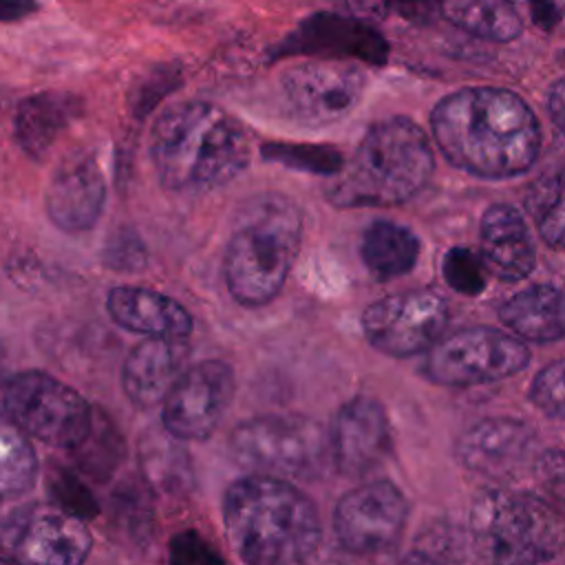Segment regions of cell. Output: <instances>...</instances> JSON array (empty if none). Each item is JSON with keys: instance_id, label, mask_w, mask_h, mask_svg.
Segmentation results:
<instances>
[{"instance_id": "52a82bcc", "label": "cell", "mask_w": 565, "mask_h": 565, "mask_svg": "<svg viewBox=\"0 0 565 565\" xmlns=\"http://www.w3.org/2000/svg\"><path fill=\"white\" fill-rule=\"evenodd\" d=\"M230 452L252 475L316 479L331 461L329 430L305 415H258L230 435Z\"/></svg>"}, {"instance_id": "9c48e42d", "label": "cell", "mask_w": 565, "mask_h": 565, "mask_svg": "<svg viewBox=\"0 0 565 565\" xmlns=\"http://www.w3.org/2000/svg\"><path fill=\"white\" fill-rule=\"evenodd\" d=\"M530 364V349L516 335L494 327H468L439 338L422 364L428 382L466 388L499 382Z\"/></svg>"}, {"instance_id": "cb8c5ba5", "label": "cell", "mask_w": 565, "mask_h": 565, "mask_svg": "<svg viewBox=\"0 0 565 565\" xmlns=\"http://www.w3.org/2000/svg\"><path fill=\"white\" fill-rule=\"evenodd\" d=\"M360 256L373 278H399L415 267L419 256V238L404 225L375 221L364 230Z\"/></svg>"}, {"instance_id": "f35d334b", "label": "cell", "mask_w": 565, "mask_h": 565, "mask_svg": "<svg viewBox=\"0 0 565 565\" xmlns=\"http://www.w3.org/2000/svg\"><path fill=\"white\" fill-rule=\"evenodd\" d=\"M388 565H444V563L437 556H433L430 552L411 550V552H404L397 558H393Z\"/></svg>"}, {"instance_id": "5bb4252c", "label": "cell", "mask_w": 565, "mask_h": 565, "mask_svg": "<svg viewBox=\"0 0 565 565\" xmlns=\"http://www.w3.org/2000/svg\"><path fill=\"white\" fill-rule=\"evenodd\" d=\"M234 371L223 360L188 366L163 399L161 422L179 441L207 439L234 397Z\"/></svg>"}, {"instance_id": "7c38bea8", "label": "cell", "mask_w": 565, "mask_h": 565, "mask_svg": "<svg viewBox=\"0 0 565 565\" xmlns=\"http://www.w3.org/2000/svg\"><path fill=\"white\" fill-rule=\"evenodd\" d=\"M282 97L291 117L309 128L344 119L362 99L366 75L360 66L340 60H309L280 75Z\"/></svg>"}, {"instance_id": "f1b7e54d", "label": "cell", "mask_w": 565, "mask_h": 565, "mask_svg": "<svg viewBox=\"0 0 565 565\" xmlns=\"http://www.w3.org/2000/svg\"><path fill=\"white\" fill-rule=\"evenodd\" d=\"M441 274L450 289L463 296H479L488 282V269L472 249L452 247L441 258Z\"/></svg>"}, {"instance_id": "ba28073f", "label": "cell", "mask_w": 565, "mask_h": 565, "mask_svg": "<svg viewBox=\"0 0 565 565\" xmlns=\"http://www.w3.org/2000/svg\"><path fill=\"white\" fill-rule=\"evenodd\" d=\"M0 406L26 437L71 452L95 422L93 406L75 388L42 371L9 375L0 384Z\"/></svg>"}, {"instance_id": "60d3db41", "label": "cell", "mask_w": 565, "mask_h": 565, "mask_svg": "<svg viewBox=\"0 0 565 565\" xmlns=\"http://www.w3.org/2000/svg\"><path fill=\"white\" fill-rule=\"evenodd\" d=\"M0 565H18V563L11 561V558H7V556H0Z\"/></svg>"}, {"instance_id": "5b68a950", "label": "cell", "mask_w": 565, "mask_h": 565, "mask_svg": "<svg viewBox=\"0 0 565 565\" xmlns=\"http://www.w3.org/2000/svg\"><path fill=\"white\" fill-rule=\"evenodd\" d=\"M435 168L424 130L406 117L373 124L327 188L338 207H386L411 201Z\"/></svg>"}, {"instance_id": "3957f363", "label": "cell", "mask_w": 565, "mask_h": 565, "mask_svg": "<svg viewBox=\"0 0 565 565\" xmlns=\"http://www.w3.org/2000/svg\"><path fill=\"white\" fill-rule=\"evenodd\" d=\"M223 523L245 565H305L322 539L316 503L291 481L263 475L225 490Z\"/></svg>"}, {"instance_id": "ffe728a7", "label": "cell", "mask_w": 565, "mask_h": 565, "mask_svg": "<svg viewBox=\"0 0 565 565\" xmlns=\"http://www.w3.org/2000/svg\"><path fill=\"white\" fill-rule=\"evenodd\" d=\"M481 260L494 278L519 282L527 278L536 265V249L523 214L508 203H492L479 227Z\"/></svg>"}, {"instance_id": "7a4b0ae2", "label": "cell", "mask_w": 565, "mask_h": 565, "mask_svg": "<svg viewBox=\"0 0 565 565\" xmlns=\"http://www.w3.org/2000/svg\"><path fill=\"white\" fill-rule=\"evenodd\" d=\"M150 159L163 188L201 194L236 179L252 159V143L230 113L190 99L168 106L154 119Z\"/></svg>"}, {"instance_id": "7402d4cb", "label": "cell", "mask_w": 565, "mask_h": 565, "mask_svg": "<svg viewBox=\"0 0 565 565\" xmlns=\"http://www.w3.org/2000/svg\"><path fill=\"white\" fill-rule=\"evenodd\" d=\"M84 113V102L75 93L64 90H44L35 93L20 102L15 110V139L20 148L33 157L40 159L44 152L51 150V146L57 141V137Z\"/></svg>"}, {"instance_id": "d590c367", "label": "cell", "mask_w": 565, "mask_h": 565, "mask_svg": "<svg viewBox=\"0 0 565 565\" xmlns=\"http://www.w3.org/2000/svg\"><path fill=\"white\" fill-rule=\"evenodd\" d=\"M527 7H530V15H532L534 24L545 31L554 29L563 15L558 0H527Z\"/></svg>"}, {"instance_id": "ab89813d", "label": "cell", "mask_w": 565, "mask_h": 565, "mask_svg": "<svg viewBox=\"0 0 565 565\" xmlns=\"http://www.w3.org/2000/svg\"><path fill=\"white\" fill-rule=\"evenodd\" d=\"M4 360H7V351H4V344H2V340H0V384L7 380V377H4Z\"/></svg>"}, {"instance_id": "f546056e", "label": "cell", "mask_w": 565, "mask_h": 565, "mask_svg": "<svg viewBox=\"0 0 565 565\" xmlns=\"http://www.w3.org/2000/svg\"><path fill=\"white\" fill-rule=\"evenodd\" d=\"M530 399L543 415L565 422V358L550 362L534 375Z\"/></svg>"}, {"instance_id": "1f68e13d", "label": "cell", "mask_w": 565, "mask_h": 565, "mask_svg": "<svg viewBox=\"0 0 565 565\" xmlns=\"http://www.w3.org/2000/svg\"><path fill=\"white\" fill-rule=\"evenodd\" d=\"M102 258L106 267L117 271H139L148 263V254L141 238L130 230H117L115 234H110L102 252Z\"/></svg>"}, {"instance_id": "2e32d148", "label": "cell", "mask_w": 565, "mask_h": 565, "mask_svg": "<svg viewBox=\"0 0 565 565\" xmlns=\"http://www.w3.org/2000/svg\"><path fill=\"white\" fill-rule=\"evenodd\" d=\"M331 463L347 477H366L391 452V422L384 406L358 395L340 406L331 430Z\"/></svg>"}, {"instance_id": "836d02e7", "label": "cell", "mask_w": 565, "mask_h": 565, "mask_svg": "<svg viewBox=\"0 0 565 565\" xmlns=\"http://www.w3.org/2000/svg\"><path fill=\"white\" fill-rule=\"evenodd\" d=\"M539 483L565 505V450H547L536 457Z\"/></svg>"}, {"instance_id": "4fadbf2b", "label": "cell", "mask_w": 565, "mask_h": 565, "mask_svg": "<svg viewBox=\"0 0 565 565\" xmlns=\"http://www.w3.org/2000/svg\"><path fill=\"white\" fill-rule=\"evenodd\" d=\"M406 519L408 503L402 490L386 479H375L340 497L333 510V532L347 552L382 554L399 541Z\"/></svg>"}, {"instance_id": "4dcf8cb0", "label": "cell", "mask_w": 565, "mask_h": 565, "mask_svg": "<svg viewBox=\"0 0 565 565\" xmlns=\"http://www.w3.org/2000/svg\"><path fill=\"white\" fill-rule=\"evenodd\" d=\"M168 565H227L196 530H181L170 539Z\"/></svg>"}, {"instance_id": "83f0119b", "label": "cell", "mask_w": 565, "mask_h": 565, "mask_svg": "<svg viewBox=\"0 0 565 565\" xmlns=\"http://www.w3.org/2000/svg\"><path fill=\"white\" fill-rule=\"evenodd\" d=\"M265 159L285 163L296 170H311L320 174H338L342 170V157L333 148L307 146V143H265L260 148Z\"/></svg>"}, {"instance_id": "44dd1931", "label": "cell", "mask_w": 565, "mask_h": 565, "mask_svg": "<svg viewBox=\"0 0 565 565\" xmlns=\"http://www.w3.org/2000/svg\"><path fill=\"white\" fill-rule=\"evenodd\" d=\"M106 309L117 327L146 338L188 340L192 331L190 311L174 298L148 287H113L106 298Z\"/></svg>"}, {"instance_id": "d6a6232c", "label": "cell", "mask_w": 565, "mask_h": 565, "mask_svg": "<svg viewBox=\"0 0 565 565\" xmlns=\"http://www.w3.org/2000/svg\"><path fill=\"white\" fill-rule=\"evenodd\" d=\"M49 486L53 492V503L64 508L66 512H71L84 521L97 512V503H95L93 494L86 490V486L75 475L55 470L49 479Z\"/></svg>"}, {"instance_id": "d4e9b609", "label": "cell", "mask_w": 565, "mask_h": 565, "mask_svg": "<svg viewBox=\"0 0 565 565\" xmlns=\"http://www.w3.org/2000/svg\"><path fill=\"white\" fill-rule=\"evenodd\" d=\"M439 13L461 31L490 42H510L523 31L510 0H439Z\"/></svg>"}, {"instance_id": "ac0fdd59", "label": "cell", "mask_w": 565, "mask_h": 565, "mask_svg": "<svg viewBox=\"0 0 565 565\" xmlns=\"http://www.w3.org/2000/svg\"><path fill=\"white\" fill-rule=\"evenodd\" d=\"M534 430L514 417H483L461 430L455 441L457 461L477 475L514 472L534 446Z\"/></svg>"}, {"instance_id": "484cf974", "label": "cell", "mask_w": 565, "mask_h": 565, "mask_svg": "<svg viewBox=\"0 0 565 565\" xmlns=\"http://www.w3.org/2000/svg\"><path fill=\"white\" fill-rule=\"evenodd\" d=\"M38 479V455L29 437L0 408V505L29 492Z\"/></svg>"}, {"instance_id": "6da1fadb", "label": "cell", "mask_w": 565, "mask_h": 565, "mask_svg": "<svg viewBox=\"0 0 565 565\" xmlns=\"http://www.w3.org/2000/svg\"><path fill=\"white\" fill-rule=\"evenodd\" d=\"M430 130L455 168L481 179L519 177L541 150L532 108L516 93L494 86H468L439 99Z\"/></svg>"}, {"instance_id": "74e56055", "label": "cell", "mask_w": 565, "mask_h": 565, "mask_svg": "<svg viewBox=\"0 0 565 565\" xmlns=\"http://www.w3.org/2000/svg\"><path fill=\"white\" fill-rule=\"evenodd\" d=\"M40 11L38 0H0V22H18Z\"/></svg>"}, {"instance_id": "e575fe53", "label": "cell", "mask_w": 565, "mask_h": 565, "mask_svg": "<svg viewBox=\"0 0 565 565\" xmlns=\"http://www.w3.org/2000/svg\"><path fill=\"white\" fill-rule=\"evenodd\" d=\"M391 11L413 24H430L439 13V0H384Z\"/></svg>"}, {"instance_id": "277c9868", "label": "cell", "mask_w": 565, "mask_h": 565, "mask_svg": "<svg viewBox=\"0 0 565 565\" xmlns=\"http://www.w3.org/2000/svg\"><path fill=\"white\" fill-rule=\"evenodd\" d=\"M302 212L278 192H263L243 203L223 256L230 296L243 307L271 302L298 256Z\"/></svg>"}, {"instance_id": "4316f807", "label": "cell", "mask_w": 565, "mask_h": 565, "mask_svg": "<svg viewBox=\"0 0 565 565\" xmlns=\"http://www.w3.org/2000/svg\"><path fill=\"white\" fill-rule=\"evenodd\" d=\"M525 207L541 238L558 252H565V170L539 177L525 199Z\"/></svg>"}, {"instance_id": "d6986e66", "label": "cell", "mask_w": 565, "mask_h": 565, "mask_svg": "<svg viewBox=\"0 0 565 565\" xmlns=\"http://www.w3.org/2000/svg\"><path fill=\"white\" fill-rule=\"evenodd\" d=\"M188 340L181 338H146L135 344L121 369L126 397L141 408L163 404L177 380L188 369Z\"/></svg>"}, {"instance_id": "8fae6325", "label": "cell", "mask_w": 565, "mask_h": 565, "mask_svg": "<svg viewBox=\"0 0 565 565\" xmlns=\"http://www.w3.org/2000/svg\"><path fill=\"white\" fill-rule=\"evenodd\" d=\"M446 324L448 305L428 289L384 296L362 313L366 342L391 358H411L428 351L441 338Z\"/></svg>"}, {"instance_id": "603a6c76", "label": "cell", "mask_w": 565, "mask_h": 565, "mask_svg": "<svg viewBox=\"0 0 565 565\" xmlns=\"http://www.w3.org/2000/svg\"><path fill=\"white\" fill-rule=\"evenodd\" d=\"M499 320L523 342H556L565 338V291L543 282L525 287L499 307Z\"/></svg>"}, {"instance_id": "e0dca14e", "label": "cell", "mask_w": 565, "mask_h": 565, "mask_svg": "<svg viewBox=\"0 0 565 565\" xmlns=\"http://www.w3.org/2000/svg\"><path fill=\"white\" fill-rule=\"evenodd\" d=\"M104 203V172L88 152L68 154L53 172L44 192L46 216L66 234L88 232L102 216Z\"/></svg>"}, {"instance_id": "8992f818", "label": "cell", "mask_w": 565, "mask_h": 565, "mask_svg": "<svg viewBox=\"0 0 565 565\" xmlns=\"http://www.w3.org/2000/svg\"><path fill=\"white\" fill-rule=\"evenodd\" d=\"M468 523L486 565H552L565 552V519L527 492L483 490Z\"/></svg>"}, {"instance_id": "8d00e7d4", "label": "cell", "mask_w": 565, "mask_h": 565, "mask_svg": "<svg viewBox=\"0 0 565 565\" xmlns=\"http://www.w3.org/2000/svg\"><path fill=\"white\" fill-rule=\"evenodd\" d=\"M547 110L554 126L565 135V77L556 79L547 90Z\"/></svg>"}, {"instance_id": "9a60e30c", "label": "cell", "mask_w": 565, "mask_h": 565, "mask_svg": "<svg viewBox=\"0 0 565 565\" xmlns=\"http://www.w3.org/2000/svg\"><path fill=\"white\" fill-rule=\"evenodd\" d=\"M271 55L274 60L313 55L318 60H362L369 64H384L388 44L366 22L322 11L305 18L276 44Z\"/></svg>"}, {"instance_id": "30bf717a", "label": "cell", "mask_w": 565, "mask_h": 565, "mask_svg": "<svg viewBox=\"0 0 565 565\" xmlns=\"http://www.w3.org/2000/svg\"><path fill=\"white\" fill-rule=\"evenodd\" d=\"M0 550L18 565H84L93 534L84 519L60 505L31 503L2 521Z\"/></svg>"}]
</instances>
